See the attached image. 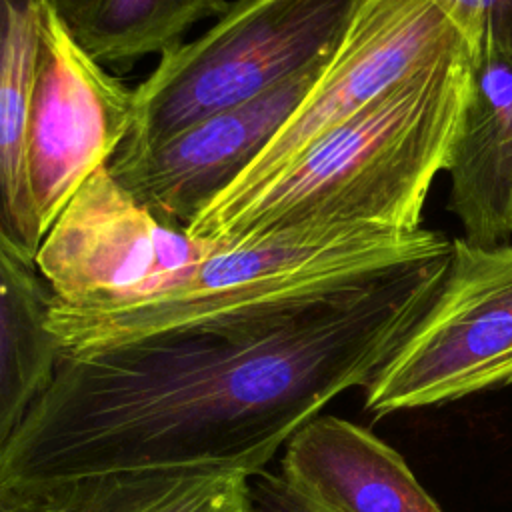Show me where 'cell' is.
I'll return each mask as SVG.
<instances>
[{
  "label": "cell",
  "mask_w": 512,
  "mask_h": 512,
  "mask_svg": "<svg viewBox=\"0 0 512 512\" xmlns=\"http://www.w3.org/2000/svg\"><path fill=\"white\" fill-rule=\"evenodd\" d=\"M450 250L276 312L60 356L0 454V480L32 490L132 468L264 470L368 382L432 300Z\"/></svg>",
  "instance_id": "obj_1"
},
{
  "label": "cell",
  "mask_w": 512,
  "mask_h": 512,
  "mask_svg": "<svg viewBox=\"0 0 512 512\" xmlns=\"http://www.w3.org/2000/svg\"><path fill=\"white\" fill-rule=\"evenodd\" d=\"M470 74L462 44L322 134L246 200L186 230L226 242L316 222L420 228L432 182L452 160Z\"/></svg>",
  "instance_id": "obj_2"
},
{
  "label": "cell",
  "mask_w": 512,
  "mask_h": 512,
  "mask_svg": "<svg viewBox=\"0 0 512 512\" xmlns=\"http://www.w3.org/2000/svg\"><path fill=\"white\" fill-rule=\"evenodd\" d=\"M450 248L452 238L422 226L300 224L216 242L206 258L138 300L84 308L52 300L48 328L60 354L74 356L152 334L290 308Z\"/></svg>",
  "instance_id": "obj_3"
},
{
  "label": "cell",
  "mask_w": 512,
  "mask_h": 512,
  "mask_svg": "<svg viewBox=\"0 0 512 512\" xmlns=\"http://www.w3.org/2000/svg\"><path fill=\"white\" fill-rule=\"evenodd\" d=\"M360 0H236L196 40L160 54L134 88L124 148L170 138L328 58Z\"/></svg>",
  "instance_id": "obj_4"
},
{
  "label": "cell",
  "mask_w": 512,
  "mask_h": 512,
  "mask_svg": "<svg viewBox=\"0 0 512 512\" xmlns=\"http://www.w3.org/2000/svg\"><path fill=\"white\" fill-rule=\"evenodd\" d=\"M512 384V240L452 238L444 278L364 388L376 418Z\"/></svg>",
  "instance_id": "obj_5"
},
{
  "label": "cell",
  "mask_w": 512,
  "mask_h": 512,
  "mask_svg": "<svg viewBox=\"0 0 512 512\" xmlns=\"http://www.w3.org/2000/svg\"><path fill=\"white\" fill-rule=\"evenodd\" d=\"M462 44L458 28L434 0H360L306 98L244 174L196 220L234 208L322 134Z\"/></svg>",
  "instance_id": "obj_6"
},
{
  "label": "cell",
  "mask_w": 512,
  "mask_h": 512,
  "mask_svg": "<svg viewBox=\"0 0 512 512\" xmlns=\"http://www.w3.org/2000/svg\"><path fill=\"white\" fill-rule=\"evenodd\" d=\"M134 114V88L104 70L50 0L24 128V168L42 236L74 192L114 160Z\"/></svg>",
  "instance_id": "obj_7"
},
{
  "label": "cell",
  "mask_w": 512,
  "mask_h": 512,
  "mask_svg": "<svg viewBox=\"0 0 512 512\" xmlns=\"http://www.w3.org/2000/svg\"><path fill=\"white\" fill-rule=\"evenodd\" d=\"M214 246L158 218L102 166L50 224L34 264L54 302L106 306L158 292Z\"/></svg>",
  "instance_id": "obj_8"
},
{
  "label": "cell",
  "mask_w": 512,
  "mask_h": 512,
  "mask_svg": "<svg viewBox=\"0 0 512 512\" xmlns=\"http://www.w3.org/2000/svg\"><path fill=\"white\" fill-rule=\"evenodd\" d=\"M328 58L248 102L200 118L162 142L122 146L108 164L110 174L158 218L188 228L270 144Z\"/></svg>",
  "instance_id": "obj_9"
},
{
  "label": "cell",
  "mask_w": 512,
  "mask_h": 512,
  "mask_svg": "<svg viewBox=\"0 0 512 512\" xmlns=\"http://www.w3.org/2000/svg\"><path fill=\"white\" fill-rule=\"evenodd\" d=\"M280 474L336 512H444L392 446L338 416L294 432Z\"/></svg>",
  "instance_id": "obj_10"
},
{
  "label": "cell",
  "mask_w": 512,
  "mask_h": 512,
  "mask_svg": "<svg viewBox=\"0 0 512 512\" xmlns=\"http://www.w3.org/2000/svg\"><path fill=\"white\" fill-rule=\"evenodd\" d=\"M470 94L448 166V210L470 244L512 240V66L470 58Z\"/></svg>",
  "instance_id": "obj_11"
},
{
  "label": "cell",
  "mask_w": 512,
  "mask_h": 512,
  "mask_svg": "<svg viewBox=\"0 0 512 512\" xmlns=\"http://www.w3.org/2000/svg\"><path fill=\"white\" fill-rule=\"evenodd\" d=\"M50 0H0V246L36 270L42 230L24 168L38 30Z\"/></svg>",
  "instance_id": "obj_12"
},
{
  "label": "cell",
  "mask_w": 512,
  "mask_h": 512,
  "mask_svg": "<svg viewBox=\"0 0 512 512\" xmlns=\"http://www.w3.org/2000/svg\"><path fill=\"white\" fill-rule=\"evenodd\" d=\"M248 478L234 468L160 466L90 474L26 492L50 512H248Z\"/></svg>",
  "instance_id": "obj_13"
},
{
  "label": "cell",
  "mask_w": 512,
  "mask_h": 512,
  "mask_svg": "<svg viewBox=\"0 0 512 512\" xmlns=\"http://www.w3.org/2000/svg\"><path fill=\"white\" fill-rule=\"evenodd\" d=\"M52 300L38 270L0 246V454L56 374Z\"/></svg>",
  "instance_id": "obj_14"
},
{
  "label": "cell",
  "mask_w": 512,
  "mask_h": 512,
  "mask_svg": "<svg viewBox=\"0 0 512 512\" xmlns=\"http://www.w3.org/2000/svg\"><path fill=\"white\" fill-rule=\"evenodd\" d=\"M226 8V0H94L74 34L102 64L130 66L174 48L196 22Z\"/></svg>",
  "instance_id": "obj_15"
},
{
  "label": "cell",
  "mask_w": 512,
  "mask_h": 512,
  "mask_svg": "<svg viewBox=\"0 0 512 512\" xmlns=\"http://www.w3.org/2000/svg\"><path fill=\"white\" fill-rule=\"evenodd\" d=\"M458 28L468 56L512 66V0H434Z\"/></svg>",
  "instance_id": "obj_16"
},
{
  "label": "cell",
  "mask_w": 512,
  "mask_h": 512,
  "mask_svg": "<svg viewBox=\"0 0 512 512\" xmlns=\"http://www.w3.org/2000/svg\"><path fill=\"white\" fill-rule=\"evenodd\" d=\"M248 512H336L314 500L280 472L260 470L248 478Z\"/></svg>",
  "instance_id": "obj_17"
},
{
  "label": "cell",
  "mask_w": 512,
  "mask_h": 512,
  "mask_svg": "<svg viewBox=\"0 0 512 512\" xmlns=\"http://www.w3.org/2000/svg\"><path fill=\"white\" fill-rule=\"evenodd\" d=\"M0 512H50L32 492L20 490L0 480Z\"/></svg>",
  "instance_id": "obj_18"
},
{
  "label": "cell",
  "mask_w": 512,
  "mask_h": 512,
  "mask_svg": "<svg viewBox=\"0 0 512 512\" xmlns=\"http://www.w3.org/2000/svg\"><path fill=\"white\" fill-rule=\"evenodd\" d=\"M92 2L94 0H52V4L60 12V16L70 24L72 30H76L82 24Z\"/></svg>",
  "instance_id": "obj_19"
}]
</instances>
